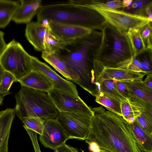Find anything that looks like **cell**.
<instances>
[{
    "instance_id": "6da1fadb",
    "label": "cell",
    "mask_w": 152,
    "mask_h": 152,
    "mask_svg": "<svg viewBox=\"0 0 152 152\" xmlns=\"http://www.w3.org/2000/svg\"><path fill=\"white\" fill-rule=\"evenodd\" d=\"M103 35L93 30L89 34L66 42L57 50L59 55L78 79L73 82L96 97L100 84L95 80V68Z\"/></svg>"
},
{
    "instance_id": "7a4b0ae2",
    "label": "cell",
    "mask_w": 152,
    "mask_h": 152,
    "mask_svg": "<svg viewBox=\"0 0 152 152\" xmlns=\"http://www.w3.org/2000/svg\"><path fill=\"white\" fill-rule=\"evenodd\" d=\"M91 109L93 114L87 140L112 152H141L130 124L123 117L102 106Z\"/></svg>"
},
{
    "instance_id": "3957f363",
    "label": "cell",
    "mask_w": 152,
    "mask_h": 152,
    "mask_svg": "<svg viewBox=\"0 0 152 152\" xmlns=\"http://www.w3.org/2000/svg\"><path fill=\"white\" fill-rule=\"evenodd\" d=\"M37 21L43 20L101 30L107 23L96 11L68 2L42 6L37 14Z\"/></svg>"
},
{
    "instance_id": "277c9868",
    "label": "cell",
    "mask_w": 152,
    "mask_h": 152,
    "mask_svg": "<svg viewBox=\"0 0 152 152\" xmlns=\"http://www.w3.org/2000/svg\"><path fill=\"white\" fill-rule=\"evenodd\" d=\"M103 37L97 59L99 70L107 68L127 69L133 55L127 34L107 23L101 30Z\"/></svg>"
},
{
    "instance_id": "5b68a950",
    "label": "cell",
    "mask_w": 152,
    "mask_h": 152,
    "mask_svg": "<svg viewBox=\"0 0 152 152\" xmlns=\"http://www.w3.org/2000/svg\"><path fill=\"white\" fill-rule=\"evenodd\" d=\"M15 114L20 119L27 117L45 120L55 118L59 112L48 94L23 86L15 96Z\"/></svg>"
},
{
    "instance_id": "8992f818",
    "label": "cell",
    "mask_w": 152,
    "mask_h": 152,
    "mask_svg": "<svg viewBox=\"0 0 152 152\" xmlns=\"http://www.w3.org/2000/svg\"><path fill=\"white\" fill-rule=\"evenodd\" d=\"M72 3L96 11L103 16L107 23L126 33L130 28L140 29L152 22L148 17L135 15L121 10H111L100 5L94 0H73Z\"/></svg>"
},
{
    "instance_id": "52a82bcc",
    "label": "cell",
    "mask_w": 152,
    "mask_h": 152,
    "mask_svg": "<svg viewBox=\"0 0 152 152\" xmlns=\"http://www.w3.org/2000/svg\"><path fill=\"white\" fill-rule=\"evenodd\" d=\"M31 56L19 43L13 39L7 44L0 56V64L18 81L32 70Z\"/></svg>"
},
{
    "instance_id": "ba28073f",
    "label": "cell",
    "mask_w": 152,
    "mask_h": 152,
    "mask_svg": "<svg viewBox=\"0 0 152 152\" xmlns=\"http://www.w3.org/2000/svg\"><path fill=\"white\" fill-rule=\"evenodd\" d=\"M93 115L59 113L55 118L69 139L87 140L91 128Z\"/></svg>"
},
{
    "instance_id": "9c48e42d",
    "label": "cell",
    "mask_w": 152,
    "mask_h": 152,
    "mask_svg": "<svg viewBox=\"0 0 152 152\" xmlns=\"http://www.w3.org/2000/svg\"><path fill=\"white\" fill-rule=\"evenodd\" d=\"M47 94L59 113L93 114L91 107L88 106L79 96L54 88Z\"/></svg>"
},
{
    "instance_id": "30bf717a",
    "label": "cell",
    "mask_w": 152,
    "mask_h": 152,
    "mask_svg": "<svg viewBox=\"0 0 152 152\" xmlns=\"http://www.w3.org/2000/svg\"><path fill=\"white\" fill-rule=\"evenodd\" d=\"M69 139V137L56 118L45 120L42 134L39 136L41 143L45 147L55 151L65 144Z\"/></svg>"
},
{
    "instance_id": "8fae6325",
    "label": "cell",
    "mask_w": 152,
    "mask_h": 152,
    "mask_svg": "<svg viewBox=\"0 0 152 152\" xmlns=\"http://www.w3.org/2000/svg\"><path fill=\"white\" fill-rule=\"evenodd\" d=\"M31 63L32 69L39 71L45 76L52 83L53 88L74 95L79 96L76 85L61 77L47 64L32 56H31Z\"/></svg>"
},
{
    "instance_id": "7c38bea8",
    "label": "cell",
    "mask_w": 152,
    "mask_h": 152,
    "mask_svg": "<svg viewBox=\"0 0 152 152\" xmlns=\"http://www.w3.org/2000/svg\"><path fill=\"white\" fill-rule=\"evenodd\" d=\"M48 22L49 25V31L65 42L87 35L92 30L81 26Z\"/></svg>"
},
{
    "instance_id": "4fadbf2b",
    "label": "cell",
    "mask_w": 152,
    "mask_h": 152,
    "mask_svg": "<svg viewBox=\"0 0 152 152\" xmlns=\"http://www.w3.org/2000/svg\"><path fill=\"white\" fill-rule=\"evenodd\" d=\"M152 108V104L130 94L129 96L121 101V109L123 117L129 123L145 110Z\"/></svg>"
},
{
    "instance_id": "5bb4252c",
    "label": "cell",
    "mask_w": 152,
    "mask_h": 152,
    "mask_svg": "<svg viewBox=\"0 0 152 152\" xmlns=\"http://www.w3.org/2000/svg\"><path fill=\"white\" fill-rule=\"evenodd\" d=\"M49 30L40 23L32 22L26 24L25 36L35 50L46 51V41Z\"/></svg>"
},
{
    "instance_id": "9a60e30c",
    "label": "cell",
    "mask_w": 152,
    "mask_h": 152,
    "mask_svg": "<svg viewBox=\"0 0 152 152\" xmlns=\"http://www.w3.org/2000/svg\"><path fill=\"white\" fill-rule=\"evenodd\" d=\"M146 73L133 72L127 69L103 68L95 76L96 82L99 83L107 80H116L118 81L140 80H142Z\"/></svg>"
},
{
    "instance_id": "2e32d148",
    "label": "cell",
    "mask_w": 152,
    "mask_h": 152,
    "mask_svg": "<svg viewBox=\"0 0 152 152\" xmlns=\"http://www.w3.org/2000/svg\"><path fill=\"white\" fill-rule=\"evenodd\" d=\"M20 4L15 12L12 20L17 24L28 23L42 6L41 0H20Z\"/></svg>"
},
{
    "instance_id": "e0dca14e",
    "label": "cell",
    "mask_w": 152,
    "mask_h": 152,
    "mask_svg": "<svg viewBox=\"0 0 152 152\" xmlns=\"http://www.w3.org/2000/svg\"><path fill=\"white\" fill-rule=\"evenodd\" d=\"M21 86L48 93L53 88L52 83L42 74L32 69L18 81Z\"/></svg>"
},
{
    "instance_id": "ac0fdd59",
    "label": "cell",
    "mask_w": 152,
    "mask_h": 152,
    "mask_svg": "<svg viewBox=\"0 0 152 152\" xmlns=\"http://www.w3.org/2000/svg\"><path fill=\"white\" fill-rule=\"evenodd\" d=\"M42 57L67 80L73 82L78 79V77L63 60L57 50L42 52Z\"/></svg>"
},
{
    "instance_id": "d6986e66",
    "label": "cell",
    "mask_w": 152,
    "mask_h": 152,
    "mask_svg": "<svg viewBox=\"0 0 152 152\" xmlns=\"http://www.w3.org/2000/svg\"><path fill=\"white\" fill-rule=\"evenodd\" d=\"M15 114V108L0 112V152H8L9 139Z\"/></svg>"
},
{
    "instance_id": "ffe728a7",
    "label": "cell",
    "mask_w": 152,
    "mask_h": 152,
    "mask_svg": "<svg viewBox=\"0 0 152 152\" xmlns=\"http://www.w3.org/2000/svg\"><path fill=\"white\" fill-rule=\"evenodd\" d=\"M126 86L130 94L152 104V89L146 86L142 80H121Z\"/></svg>"
},
{
    "instance_id": "44dd1931",
    "label": "cell",
    "mask_w": 152,
    "mask_h": 152,
    "mask_svg": "<svg viewBox=\"0 0 152 152\" xmlns=\"http://www.w3.org/2000/svg\"><path fill=\"white\" fill-rule=\"evenodd\" d=\"M20 4V1L0 0V28H4L8 25Z\"/></svg>"
},
{
    "instance_id": "7402d4cb",
    "label": "cell",
    "mask_w": 152,
    "mask_h": 152,
    "mask_svg": "<svg viewBox=\"0 0 152 152\" xmlns=\"http://www.w3.org/2000/svg\"><path fill=\"white\" fill-rule=\"evenodd\" d=\"M95 101L114 113L122 116L121 109V101L116 97L107 94L100 92L96 97Z\"/></svg>"
},
{
    "instance_id": "603a6c76",
    "label": "cell",
    "mask_w": 152,
    "mask_h": 152,
    "mask_svg": "<svg viewBox=\"0 0 152 152\" xmlns=\"http://www.w3.org/2000/svg\"><path fill=\"white\" fill-rule=\"evenodd\" d=\"M126 34L131 43L134 58L145 51L146 48L141 37L140 29L130 28Z\"/></svg>"
},
{
    "instance_id": "cb8c5ba5",
    "label": "cell",
    "mask_w": 152,
    "mask_h": 152,
    "mask_svg": "<svg viewBox=\"0 0 152 152\" xmlns=\"http://www.w3.org/2000/svg\"><path fill=\"white\" fill-rule=\"evenodd\" d=\"M138 142L145 150L152 151V136L135 121L130 124Z\"/></svg>"
},
{
    "instance_id": "d4e9b609",
    "label": "cell",
    "mask_w": 152,
    "mask_h": 152,
    "mask_svg": "<svg viewBox=\"0 0 152 152\" xmlns=\"http://www.w3.org/2000/svg\"><path fill=\"white\" fill-rule=\"evenodd\" d=\"M152 4V0H133L130 6L118 10L135 15L147 17L145 15V10L148 6Z\"/></svg>"
},
{
    "instance_id": "484cf974",
    "label": "cell",
    "mask_w": 152,
    "mask_h": 152,
    "mask_svg": "<svg viewBox=\"0 0 152 152\" xmlns=\"http://www.w3.org/2000/svg\"><path fill=\"white\" fill-rule=\"evenodd\" d=\"M20 119L26 128L39 135L42 134L45 120L39 117H23Z\"/></svg>"
},
{
    "instance_id": "4316f807",
    "label": "cell",
    "mask_w": 152,
    "mask_h": 152,
    "mask_svg": "<svg viewBox=\"0 0 152 152\" xmlns=\"http://www.w3.org/2000/svg\"><path fill=\"white\" fill-rule=\"evenodd\" d=\"M134 121L152 136V108L144 110Z\"/></svg>"
},
{
    "instance_id": "83f0119b",
    "label": "cell",
    "mask_w": 152,
    "mask_h": 152,
    "mask_svg": "<svg viewBox=\"0 0 152 152\" xmlns=\"http://www.w3.org/2000/svg\"><path fill=\"white\" fill-rule=\"evenodd\" d=\"M99 84L100 92L113 96L121 101L126 99L120 93L113 80H105L100 83Z\"/></svg>"
},
{
    "instance_id": "f1b7e54d",
    "label": "cell",
    "mask_w": 152,
    "mask_h": 152,
    "mask_svg": "<svg viewBox=\"0 0 152 152\" xmlns=\"http://www.w3.org/2000/svg\"><path fill=\"white\" fill-rule=\"evenodd\" d=\"M65 42L53 35L49 30L46 41V51L58 50L62 48Z\"/></svg>"
},
{
    "instance_id": "f546056e",
    "label": "cell",
    "mask_w": 152,
    "mask_h": 152,
    "mask_svg": "<svg viewBox=\"0 0 152 152\" xmlns=\"http://www.w3.org/2000/svg\"><path fill=\"white\" fill-rule=\"evenodd\" d=\"M152 22L140 29L141 37L146 50L152 51Z\"/></svg>"
},
{
    "instance_id": "4dcf8cb0",
    "label": "cell",
    "mask_w": 152,
    "mask_h": 152,
    "mask_svg": "<svg viewBox=\"0 0 152 152\" xmlns=\"http://www.w3.org/2000/svg\"><path fill=\"white\" fill-rule=\"evenodd\" d=\"M18 81L16 78L11 73L5 71L0 84V92L8 93L14 82Z\"/></svg>"
},
{
    "instance_id": "1f68e13d",
    "label": "cell",
    "mask_w": 152,
    "mask_h": 152,
    "mask_svg": "<svg viewBox=\"0 0 152 152\" xmlns=\"http://www.w3.org/2000/svg\"><path fill=\"white\" fill-rule=\"evenodd\" d=\"M142 58L141 62L142 71L147 74L152 72V51L146 50L141 53Z\"/></svg>"
},
{
    "instance_id": "d6a6232c",
    "label": "cell",
    "mask_w": 152,
    "mask_h": 152,
    "mask_svg": "<svg viewBox=\"0 0 152 152\" xmlns=\"http://www.w3.org/2000/svg\"><path fill=\"white\" fill-rule=\"evenodd\" d=\"M96 2L103 7L113 10H116L122 8L121 0H113L105 1H102L96 0Z\"/></svg>"
},
{
    "instance_id": "836d02e7",
    "label": "cell",
    "mask_w": 152,
    "mask_h": 152,
    "mask_svg": "<svg viewBox=\"0 0 152 152\" xmlns=\"http://www.w3.org/2000/svg\"><path fill=\"white\" fill-rule=\"evenodd\" d=\"M23 126L31 139L35 152H41L37 140V133L24 125Z\"/></svg>"
},
{
    "instance_id": "e575fe53",
    "label": "cell",
    "mask_w": 152,
    "mask_h": 152,
    "mask_svg": "<svg viewBox=\"0 0 152 152\" xmlns=\"http://www.w3.org/2000/svg\"><path fill=\"white\" fill-rule=\"evenodd\" d=\"M113 80L115 83L120 93L126 99H128L130 93L126 86L121 81Z\"/></svg>"
},
{
    "instance_id": "d590c367",
    "label": "cell",
    "mask_w": 152,
    "mask_h": 152,
    "mask_svg": "<svg viewBox=\"0 0 152 152\" xmlns=\"http://www.w3.org/2000/svg\"><path fill=\"white\" fill-rule=\"evenodd\" d=\"M54 152H79L77 148H74L65 144L57 148Z\"/></svg>"
},
{
    "instance_id": "8d00e7d4",
    "label": "cell",
    "mask_w": 152,
    "mask_h": 152,
    "mask_svg": "<svg viewBox=\"0 0 152 152\" xmlns=\"http://www.w3.org/2000/svg\"><path fill=\"white\" fill-rule=\"evenodd\" d=\"M85 141L88 144L89 149L90 151L93 152H100V148L96 143L87 140Z\"/></svg>"
},
{
    "instance_id": "74e56055",
    "label": "cell",
    "mask_w": 152,
    "mask_h": 152,
    "mask_svg": "<svg viewBox=\"0 0 152 152\" xmlns=\"http://www.w3.org/2000/svg\"><path fill=\"white\" fill-rule=\"evenodd\" d=\"M4 33L0 31V56L6 48L7 44L4 38Z\"/></svg>"
},
{
    "instance_id": "f35d334b",
    "label": "cell",
    "mask_w": 152,
    "mask_h": 152,
    "mask_svg": "<svg viewBox=\"0 0 152 152\" xmlns=\"http://www.w3.org/2000/svg\"><path fill=\"white\" fill-rule=\"evenodd\" d=\"M146 77L143 81L144 84L148 88L152 89V72L147 74Z\"/></svg>"
},
{
    "instance_id": "ab89813d",
    "label": "cell",
    "mask_w": 152,
    "mask_h": 152,
    "mask_svg": "<svg viewBox=\"0 0 152 152\" xmlns=\"http://www.w3.org/2000/svg\"><path fill=\"white\" fill-rule=\"evenodd\" d=\"M127 69L134 72L140 73H145L142 70L138 68L133 62H132L129 65Z\"/></svg>"
},
{
    "instance_id": "60d3db41",
    "label": "cell",
    "mask_w": 152,
    "mask_h": 152,
    "mask_svg": "<svg viewBox=\"0 0 152 152\" xmlns=\"http://www.w3.org/2000/svg\"><path fill=\"white\" fill-rule=\"evenodd\" d=\"M152 4L149 5L146 7L145 11L146 16L148 17L150 20L152 22Z\"/></svg>"
},
{
    "instance_id": "b9f144b4",
    "label": "cell",
    "mask_w": 152,
    "mask_h": 152,
    "mask_svg": "<svg viewBox=\"0 0 152 152\" xmlns=\"http://www.w3.org/2000/svg\"><path fill=\"white\" fill-rule=\"evenodd\" d=\"M122 1V8H125L131 6L132 4L133 0H123Z\"/></svg>"
},
{
    "instance_id": "7bdbcfd3",
    "label": "cell",
    "mask_w": 152,
    "mask_h": 152,
    "mask_svg": "<svg viewBox=\"0 0 152 152\" xmlns=\"http://www.w3.org/2000/svg\"><path fill=\"white\" fill-rule=\"evenodd\" d=\"M132 62L138 68L142 70L141 62L137 57L133 58Z\"/></svg>"
},
{
    "instance_id": "ee69618b",
    "label": "cell",
    "mask_w": 152,
    "mask_h": 152,
    "mask_svg": "<svg viewBox=\"0 0 152 152\" xmlns=\"http://www.w3.org/2000/svg\"><path fill=\"white\" fill-rule=\"evenodd\" d=\"M5 70L0 64V84L2 79Z\"/></svg>"
},
{
    "instance_id": "f6af8a7d",
    "label": "cell",
    "mask_w": 152,
    "mask_h": 152,
    "mask_svg": "<svg viewBox=\"0 0 152 152\" xmlns=\"http://www.w3.org/2000/svg\"><path fill=\"white\" fill-rule=\"evenodd\" d=\"M138 144L141 152H152L151 151H148L144 149L138 142Z\"/></svg>"
},
{
    "instance_id": "bcb514c9",
    "label": "cell",
    "mask_w": 152,
    "mask_h": 152,
    "mask_svg": "<svg viewBox=\"0 0 152 152\" xmlns=\"http://www.w3.org/2000/svg\"><path fill=\"white\" fill-rule=\"evenodd\" d=\"M12 93L11 92H9L8 93H1L0 92V95L4 96L8 94H10Z\"/></svg>"
},
{
    "instance_id": "7dc6e473",
    "label": "cell",
    "mask_w": 152,
    "mask_h": 152,
    "mask_svg": "<svg viewBox=\"0 0 152 152\" xmlns=\"http://www.w3.org/2000/svg\"><path fill=\"white\" fill-rule=\"evenodd\" d=\"M4 97L3 96L0 95V105L2 103Z\"/></svg>"
},
{
    "instance_id": "c3c4849f",
    "label": "cell",
    "mask_w": 152,
    "mask_h": 152,
    "mask_svg": "<svg viewBox=\"0 0 152 152\" xmlns=\"http://www.w3.org/2000/svg\"><path fill=\"white\" fill-rule=\"evenodd\" d=\"M100 149V152H112L109 151L107 150L101 149Z\"/></svg>"
},
{
    "instance_id": "681fc988",
    "label": "cell",
    "mask_w": 152,
    "mask_h": 152,
    "mask_svg": "<svg viewBox=\"0 0 152 152\" xmlns=\"http://www.w3.org/2000/svg\"><path fill=\"white\" fill-rule=\"evenodd\" d=\"M80 150L82 152H85L83 151L82 150H81V149H80Z\"/></svg>"
}]
</instances>
